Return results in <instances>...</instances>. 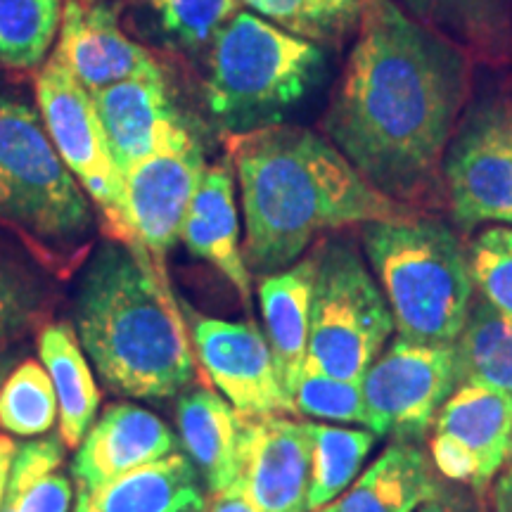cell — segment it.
Listing matches in <instances>:
<instances>
[{"mask_svg":"<svg viewBox=\"0 0 512 512\" xmlns=\"http://www.w3.org/2000/svg\"><path fill=\"white\" fill-rule=\"evenodd\" d=\"M458 384L453 347L396 339L361 380L366 427L377 437L422 441Z\"/></svg>","mask_w":512,"mask_h":512,"instance_id":"30bf717a","label":"cell"},{"mask_svg":"<svg viewBox=\"0 0 512 512\" xmlns=\"http://www.w3.org/2000/svg\"><path fill=\"white\" fill-rule=\"evenodd\" d=\"M195 465L181 451L76 494L74 512H204Z\"/></svg>","mask_w":512,"mask_h":512,"instance_id":"ffe728a7","label":"cell"},{"mask_svg":"<svg viewBox=\"0 0 512 512\" xmlns=\"http://www.w3.org/2000/svg\"><path fill=\"white\" fill-rule=\"evenodd\" d=\"M0 223L24 240L69 252L93 233L91 200L57 155L41 114L0 98Z\"/></svg>","mask_w":512,"mask_h":512,"instance_id":"8992f818","label":"cell"},{"mask_svg":"<svg viewBox=\"0 0 512 512\" xmlns=\"http://www.w3.org/2000/svg\"><path fill=\"white\" fill-rule=\"evenodd\" d=\"M62 10V0H0V64L38 67L53 48Z\"/></svg>","mask_w":512,"mask_h":512,"instance_id":"83f0119b","label":"cell"},{"mask_svg":"<svg viewBox=\"0 0 512 512\" xmlns=\"http://www.w3.org/2000/svg\"><path fill=\"white\" fill-rule=\"evenodd\" d=\"M204 512H261V510L256 508L252 498L245 494V489H242L238 479V482L228 486V489L219 491V494H211Z\"/></svg>","mask_w":512,"mask_h":512,"instance_id":"d590c367","label":"cell"},{"mask_svg":"<svg viewBox=\"0 0 512 512\" xmlns=\"http://www.w3.org/2000/svg\"><path fill=\"white\" fill-rule=\"evenodd\" d=\"M0 512H10V510H8V508H5V505H3V510H0Z\"/></svg>","mask_w":512,"mask_h":512,"instance_id":"b9f144b4","label":"cell"},{"mask_svg":"<svg viewBox=\"0 0 512 512\" xmlns=\"http://www.w3.org/2000/svg\"><path fill=\"white\" fill-rule=\"evenodd\" d=\"M204 171L207 164L202 140L195 128H190L124 174L131 252L166 283H171L166 256L181 240L185 216Z\"/></svg>","mask_w":512,"mask_h":512,"instance_id":"9c48e42d","label":"cell"},{"mask_svg":"<svg viewBox=\"0 0 512 512\" xmlns=\"http://www.w3.org/2000/svg\"><path fill=\"white\" fill-rule=\"evenodd\" d=\"M36 100L43 126L69 174L95 202L110 238L131 249L124 176L114 162L93 95L57 57H50L36 76Z\"/></svg>","mask_w":512,"mask_h":512,"instance_id":"ba28073f","label":"cell"},{"mask_svg":"<svg viewBox=\"0 0 512 512\" xmlns=\"http://www.w3.org/2000/svg\"><path fill=\"white\" fill-rule=\"evenodd\" d=\"M309 422L292 415L245 418L240 439V484L261 512H309Z\"/></svg>","mask_w":512,"mask_h":512,"instance_id":"5bb4252c","label":"cell"},{"mask_svg":"<svg viewBox=\"0 0 512 512\" xmlns=\"http://www.w3.org/2000/svg\"><path fill=\"white\" fill-rule=\"evenodd\" d=\"M491 512H512V465H505L489 489Z\"/></svg>","mask_w":512,"mask_h":512,"instance_id":"8d00e7d4","label":"cell"},{"mask_svg":"<svg viewBox=\"0 0 512 512\" xmlns=\"http://www.w3.org/2000/svg\"><path fill=\"white\" fill-rule=\"evenodd\" d=\"M394 332L387 299L358 249L330 240L318 249L306 366L361 382Z\"/></svg>","mask_w":512,"mask_h":512,"instance_id":"52a82bcc","label":"cell"},{"mask_svg":"<svg viewBox=\"0 0 512 512\" xmlns=\"http://www.w3.org/2000/svg\"><path fill=\"white\" fill-rule=\"evenodd\" d=\"M316 512H337V501L330 503V505H325V508H320V510H316Z\"/></svg>","mask_w":512,"mask_h":512,"instance_id":"ab89813d","label":"cell"},{"mask_svg":"<svg viewBox=\"0 0 512 512\" xmlns=\"http://www.w3.org/2000/svg\"><path fill=\"white\" fill-rule=\"evenodd\" d=\"M508 465H512V444H510V456H508Z\"/></svg>","mask_w":512,"mask_h":512,"instance_id":"60d3db41","label":"cell"},{"mask_svg":"<svg viewBox=\"0 0 512 512\" xmlns=\"http://www.w3.org/2000/svg\"><path fill=\"white\" fill-rule=\"evenodd\" d=\"M475 287L501 316L512 323V228H486L467 249Z\"/></svg>","mask_w":512,"mask_h":512,"instance_id":"1f68e13d","label":"cell"},{"mask_svg":"<svg viewBox=\"0 0 512 512\" xmlns=\"http://www.w3.org/2000/svg\"><path fill=\"white\" fill-rule=\"evenodd\" d=\"M439 482L437 467L420 441H392L337 501V512H415Z\"/></svg>","mask_w":512,"mask_h":512,"instance_id":"7402d4cb","label":"cell"},{"mask_svg":"<svg viewBox=\"0 0 512 512\" xmlns=\"http://www.w3.org/2000/svg\"><path fill=\"white\" fill-rule=\"evenodd\" d=\"M183 245L219 271L249 304L252 275L240 247V216L235 202V166L228 155L207 166L181 230Z\"/></svg>","mask_w":512,"mask_h":512,"instance_id":"ac0fdd59","label":"cell"},{"mask_svg":"<svg viewBox=\"0 0 512 512\" xmlns=\"http://www.w3.org/2000/svg\"><path fill=\"white\" fill-rule=\"evenodd\" d=\"M17 444L5 434H0V510L5 505V494H8V482H10V467L12 458H15Z\"/></svg>","mask_w":512,"mask_h":512,"instance_id":"74e56055","label":"cell"},{"mask_svg":"<svg viewBox=\"0 0 512 512\" xmlns=\"http://www.w3.org/2000/svg\"><path fill=\"white\" fill-rule=\"evenodd\" d=\"M406 8L458 46L494 50L503 41L498 0H403Z\"/></svg>","mask_w":512,"mask_h":512,"instance_id":"f546056e","label":"cell"},{"mask_svg":"<svg viewBox=\"0 0 512 512\" xmlns=\"http://www.w3.org/2000/svg\"><path fill=\"white\" fill-rule=\"evenodd\" d=\"M176 422L178 437L209 494H219L238 482L245 415L216 392L195 389L178 399Z\"/></svg>","mask_w":512,"mask_h":512,"instance_id":"44dd1931","label":"cell"},{"mask_svg":"<svg viewBox=\"0 0 512 512\" xmlns=\"http://www.w3.org/2000/svg\"><path fill=\"white\" fill-rule=\"evenodd\" d=\"M43 311L36 275L0 247V347L34 328Z\"/></svg>","mask_w":512,"mask_h":512,"instance_id":"836d02e7","label":"cell"},{"mask_svg":"<svg viewBox=\"0 0 512 512\" xmlns=\"http://www.w3.org/2000/svg\"><path fill=\"white\" fill-rule=\"evenodd\" d=\"M361 242L399 339L451 347L475 302L470 259L458 235L446 223L415 214L366 223Z\"/></svg>","mask_w":512,"mask_h":512,"instance_id":"277c9868","label":"cell"},{"mask_svg":"<svg viewBox=\"0 0 512 512\" xmlns=\"http://www.w3.org/2000/svg\"><path fill=\"white\" fill-rule=\"evenodd\" d=\"M323 62L316 43L240 10L211 41L204 100L226 128L254 131L297 105L316 86Z\"/></svg>","mask_w":512,"mask_h":512,"instance_id":"5b68a950","label":"cell"},{"mask_svg":"<svg viewBox=\"0 0 512 512\" xmlns=\"http://www.w3.org/2000/svg\"><path fill=\"white\" fill-rule=\"evenodd\" d=\"M245 214L249 273L290 268L323 230L415 216L375 190L328 138L309 128L261 126L228 143Z\"/></svg>","mask_w":512,"mask_h":512,"instance_id":"7a4b0ae2","label":"cell"},{"mask_svg":"<svg viewBox=\"0 0 512 512\" xmlns=\"http://www.w3.org/2000/svg\"><path fill=\"white\" fill-rule=\"evenodd\" d=\"M470 95V60L394 0H363L358 36L325 114V133L382 195L418 207Z\"/></svg>","mask_w":512,"mask_h":512,"instance_id":"6da1fadb","label":"cell"},{"mask_svg":"<svg viewBox=\"0 0 512 512\" xmlns=\"http://www.w3.org/2000/svg\"><path fill=\"white\" fill-rule=\"evenodd\" d=\"M38 356L48 370L60 406V439L76 448L98 420L100 389L79 335L69 323H48L38 332Z\"/></svg>","mask_w":512,"mask_h":512,"instance_id":"603a6c76","label":"cell"},{"mask_svg":"<svg viewBox=\"0 0 512 512\" xmlns=\"http://www.w3.org/2000/svg\"><path fill=\"white\" fill-rule=\"evenodd\" d=\"M164 34L185 50H200L240 12V0H150Z\"/></svg>","mask_w":512,"mask_h":512,"instance_id":"4dcf8cb0","label":"cell"},{"mask_svg":"<svg viewBox=\"0 0 512 512\" xmlns=\"http://www.w3.org/2000/svg\"><path fill=\"white\" fill-rule=\"evenodd\" d=\"M60 420V406L41 361L17 363L0 384V430L10 437H43Z\"/></svg>","mask_w":512,"mask_h":512,"instance_id":"4316f807","label":"cell"},{"mask_svg":"<svg viewBox=\"0 0 512 512\" xmlns=\"http://www.w3.org/2000/svg\"><path fill=\"white\" fill-rule=\"evenodd\" d=\"M74 330L102 384L126 399H171L195 377V349L171 283L121 242L83 268Z\"/></svg>","mask_w":512,"mask_h":512,"instance_id":"3957f363","label":"cell"},{"mask_svg":"<svg viewBox=\"0 0 512 512\" xmlns=\"http://www.w3.org/2000/svg\"><path fill=\"white\" fill-rule=\"evenodd\" d=\"M512 394L484 384H458L430 430V458L439 477L486 494L508 465Z\"/></svg>","mask_w":512,"mask_h":512,"instance_id":"7c38bea8","label":"cell"},{"mask_svg":"<svg viewBox=\"0 0 512 512\" xmlns=\"http://www.w3.org/2000/svg\"><path fill=\"white\" fill-rule=\"evenodd\" d=\"M190 339L223 399L245 418L297 415L294 399L280 382L268 339L254 323L209 318L183 306Z\"/></svg>","mask_w":512,"mask_h":512,"instance_id":"4fadbf2b","label":"cell"},{"mask_svg":"<svg viewBox=\"0 0 512 512\" xmlns=\"http://www.w3.org/2000/svg\"><path fill=\"white\" fill-rule=\"evenodd\" d=\"M53 57L91 95L105 91L114 83L162 74L155 57L121 31L117 10L105 3L86 5L83 0L64 3Z\"/></svg>","mask_w":512,"mask_h":512,"instance_id":"9a60e30c","label":"cell"},{"mask_svg":"<svg viewBox=\"0 0 512 512\" xmlns=\"http://www.w3.org/2000/svg\"><path fill=\"white\" fill-rule=\"evenodd\" d=\"M318 252L278 273L261 275L259 304L266 323L275 370L287 392H294L309 354L311 304L316 287Z\"/></svg>","mask_w":512,"mask_h":512,"instance_id":"d6986e66","label":"cell"},{"mask_svg":"<svg viewBox=\"0 0 512 512\" xmlns=\"http://www.w3.org/2000/svg\"><path fill=\"white\" fill-rule=\"evenodd\" d=\"M8 373H10V358L5 354H0V384H3L5 375H8Z\"/></svg>","mask_w":512,"mask_h":512,"instance_id":"f35d334b","label":"cell"},{"mask_svg":"<svg viewBox=\"0 0 512 512\" xmlns=\"http://www.w3.org/2000/svg\"><path fill=\"white\" fill-rule=\"evenodd\" d=\"M309 432L313 446L306 508L316 512L347 494L370 451L375 448L377 434L370 430L332 427L323 422H309Z\"/></svg>","mask_w":512,"mask_h":512,"instance_id":"484cf974","label":"cell"},{"mask_svg":"<svg viewBox=\"0 0 512 512\" xmlns=\"http://www.w3.org/2000/svg\"><path fill=\"white\" fill-rule=\"evenodd\" d=\"M441 169L460 228L512 226V102L489 100L467 114Z\"/></svg>","mask_w":512,"mask_h":512,"instance_id":"8fae6325","label":"cell"},{"mask_svg":"<svg viewBox=\"0 0 512 512\" xmlns=\"http://www.w3.org/2000/svg\"><path fill=\"white\" fill-rule=\"evenodd\" d=\"M93 102L121 176L192 128L174 105L164 72L114 83Z\"/></svg>","mask_w":512,"mask_h":512,"instance_id":"2e32d148","label":"cell"},{"mask_svg":"<svg viewBox=\"0 0 512 512\" xmlns=\"http://www.w3.org/2000/svg\"><path fill=\"white\" fill-rule=\"evenodd\" d=\"M415 512H486L482 494L441 479L437 491Z\"/></svg>","mask_w":512,"mask_h":512,"instance_id":"e575fe53","label":"cell"},{"mask_svg":"<svg viewBox=\"0 0 512 512\" xmlns=\"http://www.w3.org/2000/svg\"><path fill=\"white\" fill-rule=\"evenodd\" d=\"M451 347L460 384H484L512 394V323L486 299L472 302L465 328Z\"/></svg>","mask_w":512,"mask_h":512,"instance_id":"d4e9b609","label":"cell"},{"mask_svg":"<svg viewBox=\"0 0 512 512\" xmlns=\"http://www.w3.org/2000/svg\"><path fill=\"white\" fill-rule=\"evenodd\" d=\"M297 415L309 418L366 425V403L361 382L339 380V377L304 368L292 392Z\"/></svg>","mask_w":512,"mask_h":512,"instance_id":"d6a6232c","label":"cell"},{"mask_svg":"<svg viewBox=\"0 0 512 512\" xmlns=\"http://www.w3.org/2000/svg\"><path fill=\"white\" fill-rule=\"evenodd\" d=\"M64 441L57 437L31 439L17 446L10 467L5 508L10 512H69L74 501L72 479L62 475Z\"/></svg>","mask_w":512,"mask_h":512,"instance_id":"cb8c5ba5","label":"cell"},{"mask_svg":"<svg viewBox=\"0 0 512 512\" xmlns=\"http://www.w3.org/2000/svg\"><path fill=\"white\" fill-rule=\"evenodd\" d=\"M176 451L178 437L159 415L136 403H112L76 446L72 463L76 494L98 489Z\"/></svg>","mask_w":512,"mask_h":512,"instance_id":"e0dca14e","label":"cell"},{"mask_svg":"<svg viewBox=\"0 0 512 512\" xmlns=\"http://www.w3.org/2000/svg\"><path fill=\"white\" fill-rule=\"evenodd\" d=\"M275 27L311 43H337L358 27L363 0H240Z\"/></svg>","mask_w":512,"mask_h":512,"instance_id":"f1b7e54d","label":"cell"}]
</instances>
